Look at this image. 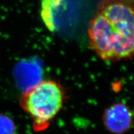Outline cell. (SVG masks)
<instances>
[{
    "instance_id": "obj_1",
    "label": "cell",
    "mask_w": 134,
    "mask_h": 134,
    "mask_svg": "<svg viewBox=\"0 0 134 134\" xmlns=\"http://www.w3.org/2000/svg\"><path fill=\"white\" fill-rule=\"evenodd\" d=\"M90 46L100 59L134 57V0H102L90 22Z\"/></svg>"
},
{
    "instance_id": "obj_2",
    "label": "cell",
    "mask_w": 134,
    "mask_h": 134,
    "mask_svg": "<svg viewBox=\"0 0 134 134\" xmlns=\"http://www.w3.org/2000/svg\"><path fill=\"white\" fill-rule=\"evenodd\" d=\"M62 86L56 81H41L20 98V105L31 117L35 131L47 129L61 110L65 100Z\"/></svg>"
},
{
    "instance_id": "obj_3",
    "label": "cell",
    "mask_w": 134,
    "mask_h": 134,
    "mask_svg": "<svg viewBox=\"0 0 134 134\" xmlns=\"http://www.w3.org/2000/svg\"><path fill=\"white\" fill-rule=\"evenodd\" d=\"M103 122L106 130L111 133L124 134L133 125V114L125 104L114 103L104 110Z\"/></svg>"
},
{
    "instance_id": "obj_4",
    "label": "cell",
    "mask_w": 134,
    "mask_h": 134,
    "mask_svg": "<svg viewBox=\"0 0 134 134\" xmlns=\"http://www.w3.org/2000/svg\"><path fill=\"white\" fill-rule=\"evenodd\" d=\"M69 0H42L41 16L46 27L52 32L58 31L63 23Z\"/></svg>"
},
{
    "instance_id": "obj_5",
    "label": "cell",
    "mask_w": 134,
    "mask_h": 134,
    "mask_svg": "<svg viewBox=\"0 0 134 134\" xmlns=\"http://www.w3.org/2000/svg\"><path fill=\"white\" fill-rule=\"evenodd\" d=\"M16 79L19 88L23 93L36 86L42 80L40 66L31 62L19 65L16 69Z\"/></svg>"
},
{
    "instance_id": "obj_6",
    "label": "cell",
    "mask_w": 134,
    "mask_h": 134,
    "mask_svg": "<svg viewBox=\"0 0 134 134\" xmlns=\"http://www.w3.org/2000/svg\"><path fill=\"white\" fill-rule=\"evenodd\" d=\"M0 134H17L14 121L4 114H0Z\"/></svg>"
}]
</instances>
